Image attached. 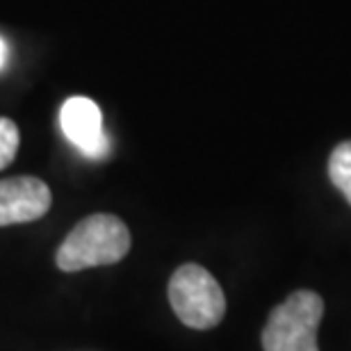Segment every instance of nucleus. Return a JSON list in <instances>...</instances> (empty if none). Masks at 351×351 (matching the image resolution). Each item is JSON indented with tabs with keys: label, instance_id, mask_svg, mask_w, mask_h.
Masks as SVG:
<instances>
[{
	"label": "nucleus",
	"instance_id": "obj_1",
	"mask_svg": "<svg viewBox=\"0 0 351 351\" xmlns=\"http://www.w3.org/2000/svg\"><path fill=\"white\" fill-rule=\"evenodd\" d=\"M130 251V230L114 215L85 217L60 244L55 263L62 271L114 265Z\"/></svg>",
	"mask_w": 351,
	"mask_h": 351
},
{
	"label": "nucleus",
	"instance_id": "obj_2",
	"mask_svg": "<svg viewBox=\"0 0 351 351\" xmlns=\"http://www.w3.org/2000/svg\"><path fill=\"white\" fill-rule=\"evenodd\" d=\"M324 317V301L317 292H292L269 313L263 328L265 351H319L317 328Z\"/></svg>",
	"mask_w": 351,
	"mask_h": 351
},
{
	"label": "nucleus",
	"instance_id": "obj_3",
	"mask_svg": "<svg viewBox=\"0 0 351 351\" xmlns=\"http://www.w3.org/2000/svg\"><path fill=\"white\" fill-rule=\"evenodd\" d=\"M169 301L182 324L196 331L217 326L226 315V297L219 283L201 265H182L169 280Z\"/></svg>",
	"mask_w": 351,
	"mask_h": 351
},
{
	"label": "nucleus",
	"instance_id": "obj_4",
	"mask_svg": "<svg viewBox=\"0 0 351 351\" xmlns=\"http://www.w3.org/2000/svg\"><path fill=\"white\" fill-rule=\"evenodd\" d=\"M60 123L64 135L78 146L82 156L103 160L110 156V137L103 130V114L98 105L85 96H75L62 105Z\"/></svg>",
	"mask_w": 351,
	"mask_h": 351
},
{
	"label": "nucleus",
	"instance_id": "obj_5",
	"mask_svg": "<svg viewBox=\"0 0 351 351\" xmlns=\"http://www.w3.org/2000/svg\"><path fill=\"white\" fill-rule=\"evenodd\" d=\"M51 187L34 176L0 180V226L41 219L51 210Z\"/></svg>",
	"mask_w": 351,
	"mask_h": 351
},
{
	"label": "nucleus",
	"instance_id": "obj_6",
	"mask_svg": "<svg viewBox=\"0 0 351 351\" xmlns=\"http://www.w3.org/2000/svg\"><path fill=\"white\" fill-rule=\"evenodd\" d=\"M328 176L351 206V142H342L328 158Z\"/></svg>",
	"mask_w": 351,
	"mask_h": 351
},
{
	"label": "nucleus",
	"instance_id": "obj_7",
	"mask_svg": "<svg viewBox=\"0 0 351 351\" xmlns=\"http://www.w3.org/2000/svg\"><path fill=\"white\" fill-rule=\"evenodd\" d=\"M19 125L7 117H0V169H7L19 153Z\"/></svg>",
	"mask_w": 351,
	"mask_h": 351
},
{
	"label": "nucleus",
	"instance_id": "obj_8",
	"mask_svg": "<svg viewBox=\"0 0 351 351\" xmlns=\"http://www.w3.org/2000/svg\"><path fill=\"white\" fill-rule=\"evenodd\" d=\"M5 60H7V46H5V41L0 39V69H3Z\"/></svg>",
	"mask_w": 351,
	"mask_h": 351
}]
</instances>
